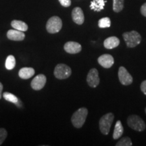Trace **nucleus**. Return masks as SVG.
I'll use <instances>...</instances> for the list:
<instances>
[{
  "label": "nucleus",
  "instance_id": "1",
  "mask_svg": "<svg viewBox=\"0 0 146 146\" xmlns=\"http://www.w3.org/2000/svg\"><path fill=\"white\" fill-rule=\"evenodd\" d=\"M87 114H88V110L85 108H81L77 110L73 114L71 118V121L73 126L77 129L81 128L86 120Z\"/></svg>",
  "mask_w": 146,
  "mask_h": 146
},
{
  "label": "nucleus",
  "instance_id": "2",
  "mask_svg": "<svg viewBox=\"0 0 146 146\" xmlns=\"http://www.w3.org/2000/svg\"><path fill=\"white\" fill-rule=\"evenodd\" d=\"M123 36L127 47L130 48L136 47L141 43V35L135 31L125 33L123 34Z\"/></svg>",
  "mask_w": 146,
  "mask_h": 146
},
{
  "label": "nucleus",
  "instance_id": "3",
  "mask_svg": "<svg viewBox=\"0 0 146 146\" xmlns=\"http://www.w3.org/2000/svg\"><path fill=\"white\" fill-rule=\"evenodd\" d=\"M114 116L112 113L110 112L108 114L104 115L102 117L100 118L99 122L100 129L102 134L108 135L110 130V127L114 121Z\"/></svg>",
  "mask_w": 146,
  "mask_h": 146
},
{
  "label": "nucleus",
  "instance_id": "4",
  "mask_svg": "<svg viewBox=\"0 0 146 146\" xmlns=\"http://www.w3.org/2000/svg\"><path fill=\"white\" fill-rule=\"evenodd\" d=\"M127 124L129 127L137 131H143L145 129L146 125L143 120L137 115H131L127 118Z\"/></svg>",
  "mask_w": 146,
  "mask_h": 146
},
{
  "label": "nucleus",
  "instance_id": "5",
  "mask_svg": "<svg viewBox=\"0 0 146 146\" xmlns=\"http://www.w3.org/2000/svg\"><path fill=\"white\" fill-rule=\"evenodd\" d=\"M62 27V21L58 16H53L47 21L46 29L50 33H57Z\"/></svg>",
  "mask_w": 146,
  "mask_h": 146
},
{
  "label": "nucleus",
  "instance_id": "6",
  "mask_svg": "<svg viewBox=\"0 0 146 146\" xmlns=\"http://www.w3.org/2000/svg\"><path fill=\"white\" fill-rule=\"evenodd\" d=\"M71 74H72L71 68L64 64H59L54 69V76L58 79L68 78Z\"/></svg>",
  "mask_w": 146,
  "mask_h": 146
},
{
  "label": "nucleus",
  "instance_id": "7",
  "mask_svg": "<svg viewBox=\"0 0 146 146\" xmlns=\"http://www.w3.org/2000/svg\"><path fill=\"white\" fill-rule=\"evenodd\" d=\"M118 78L120 83L123 85H131L133 81L132 76L123 66H120L118 70Z\"/></svg>",
  "mask_w": 146,
  "mask_h": 146
},
{
  "label": "nucleus",
  "instance_id": "8",
  "mask_svg": "<svg viewBox=\"0 0 146 146\" xmlns=\"http://www.w3.org/2000/svg\"><path fill=\"white\" fill-rule=\"evenodd\" d=\"M87 82L91 87L95 88L98 87L100 83L99 73L96 68H92L89 70L87 76Z\"/></svg>",
  "mask_w": 146,
  "mask_h": 146
},
{
  "label": "nucleus",
  "instance_id": "9",
  "mask_svg": "<svg viewBox=\"0 0 146 146\" xmlns=\"http://www.w3.org/2000/svg\"><path fill=\"white\" fill-rule=\"evenodd\" d=\"M47 81V78L44 74H38L37 76H36L31 81V87L34 90L39 91L41 90L44 87L45 83Z\"/></svg>",
  "mask_w": 146,
  "mask_h": 146
},
{
  "label": "nucleus",
  "instance_id": "10",
  "mask_svg": "<svg viewBox=\"0 0 146 146\" xmlns=\"http://www.w3.org/2000/svg\"><path fill=\"white\" fill-rule=\"evenodd\" d=\"M98 62L103 68H110L114 64V60L111 55L103 54L98 58Z\"/></svg>",
  "mask_w": 146,
  "mask_h": 146
},
{
  "label": "nucleus",
  "instance_id": "11",
  "mask_svg": "<svg viewBox=\"0 0 146 146\" xmlns=\"http://www.w3.org/2000/svg\"><path fill=\"white\" fill-rule=\"evenodd\" d=\"M64 49L65 52L68 53V54H75L81 52L82 47L81 44H79L77 42L68 41L65 43Z\"/></svg>",
  "mask_w": 146,
  "mask_h": 146
},
{
  "label": "nucleus",
  "instance_id": "12",
  "mask_svg": "<svg viewBox=\"0 0 146 146\" xmlns=\"http://www.w3.org/2000/svg\"><path fill=\"white\" fill-rule=\"evenodd\" d=\"M72 18L73 21L77 25H83L85 21V16L83 10L79 7H76L72 11Z\"/></svg>",
  "mask_w": 146,
  "mask_h": 146
},
{
  "label": "nucleus",
  "instance_id": "13",
  "mask_svg": "<svg viewBox=\"0 0 146 146\" xmlns=\"http://www.w3.org/2000/svg\"><path fill=\"white\" fill-rule=\"evenodd\" d=\"M7 36L12 41H23L25 39V35L23 31L16 30H9L7 33Z\"/></svg>",
  "mask_w": 146,
  "mask_h": 146
},
{
  "label": "nucleus",
  "instance_id": "14",
  "mask_svg": "<svg viewBox=\"0 0 146 146\" xmlns=\"http://www.w3.org/2000/svg\"><path fill=\"white\" fill-rule=\"evenodd\" d=\"M120 44V40L116 36H110L105 39L104 42V45L106 49L112 50L115 47H118Z\"/></svg>",
  "mask_w": 146,
  "mask_h": 146
},
{
  "label": "nucleus",
  "instance_id": "15",
  "mask_svg": "<svg viewBox=\"0 0 146 146\" xmlns=\"http://www.w3.org/2000/svg\"><path fill=\"white\" fill-rule=\"evenodd\" d=\"M35 74V70L33 68L25 67L21 68L18 72V75L23 79H29Z\"/></svg>",
  "mask_w": 146,
  "mask_h": 146
},
{
  "label": "nucleus",
  "instance_id": "16",
  "mask_svg": "<svg viewBox=\"0 0 146 146\" xmlns=\"http://www.w3.org/2000/svg\"><path fill=\"white\" fill-rule=\"evenodd\" d=\"M106 2V0H93L91 1L90 8L95 12H100L104 10L105 3Z\"/></svg>",
  "mask_w": 146,
  "mask_h": 146
},
{
  "label": "nucleus",
  "instance_id": "17",
  "mask_svg": "<svg viewBox=\"0 0 146 146\" xmlns=\"http://www.w3.org/2000/svg\"><path fill=\"white\" fill-rule=\"evenodd\" d=\"M124 132L123 126L122 125L121 122L120 120H118L115 125L114 133H113V138L114 139H119L120 137L123 135Z\"/></svg>",
  "mask_w": 146,
  "mask_h": 146
},
{
  "label": "nucleus",
  "instance_id": "18",
  "mask_svg": "<svg viewBox=\"0 0 146 146\" xmlns=\"http://www.w3.org/2000/svg\"><path fill=\"white\" fill-rule=\"evenodd\" d=\"M11 25H12V27H13L14 29L21 31L23 32L27 31L28 30V25H27L25 22L21 21H16V20H14V21H12Z\"/></svg>",
  "mask_w": 146,
  "mask_h": 146
},
{
  "label": "nucleus",
  "instance_id": "19",
  "mask_svg": "<svg viewBox=\"0 0 146 146\" xmlns=\"http://www.w3.org/2000/svg\"><path fill=\"white\" fill-rule=\"evenodd\" d=\"M16 66V59L12 55L8 56L5 60V68L8 70H12Z\"/></svg>",
  "mask_w": 146,
  "mask_h": 146
},
{
  "label": "nucleus",
  "instance_id": "20",
  "mask_svg": "<svg viewBox=\"0 0 146 146\" xmlns=\"http://www.w3.org/2000/svg\"><path fill=\"white\" fill-rule=\"evenodd\" d=\"M125 0H113V10L115 12H121L124 8Z\"/></svg>",
  "mask_w": 146,
  "mask_h": 146
},
{
  "label": "nucleus",
  "instance_id": "21",
  "mask_svg": "<svg viewBox=\"0 0 146 146\" xmlns=\"http://www.w3.org/2000/svg\"><path fill=\"white\" fill-rule=\"evenodd\" d=\"M3 97L6 101L12 102V103L15 104L18 102V100H19L16 96H14V94H11V93H9V92L3 93Z\"/></svg>",
  "mask_w": 146,
  "mask_h": 146
},
{
  "label": "nucleus",
  "instance_id": "22",
  "mask_svg": "<svg viewBox=\"0 0 146 146\" xmlns=\"http://www.w3.org/2000/svg\"><path fill=\"white\" fill-rule=\"evenodd\" d=\"M111 25L110 19L108 17L102 18L99 20L98 21V26L100 28L104 29V28H109Z\"/></svg>",
  "mask_w": 146,
  "mask_h": 146
},
{
  "label": "nucleus",
  "instance_id": "23",
  "mask_svg": "<svg viewBox=\"0 0 146 146\" xmlns=\"http://www.w3.org/2000/svg\"><path fill=\"white\" fill-rule=\"evenodd\" d=\"M132 145V141H131V139L128 137L120 139L116 144V146H131Z\"/></svg>",
  "mask_w": 146,
  "mask_h": 146
},
{
  "label": "nucleus",
  "instance_id": "24",
  "mask_svg": "<svg viewBox=\"0 0 146 146\" xmlns=\"http://www.w3.org/2000/svg\"><path fill=\"white\" fill-rule=\"evenodd\" d=\"M7 135H8L7 131L3 128H1L0 129V145L5 141V138L7 137Z\"/></svg>",
  "mask_w": 146,
  "mask_h": 146
},
{
  "label": "nucleus",
  "instance_id": "25",
  "mask_svg": "<svg viewBox=\"0 0 146 146\" xmlns=\"http://www.w3.org/2000/svg\"><path fill=\"white\" fill-rule=\"evenodd\" d=\"M58 1H59L60 4L65 8H68L71 5V0H58Z\"/></svg>",
  "mask_w": 146,
  "mask_h": 146
},
{
  "label": "nucleus",
  "instance_id": "26",
  "mask_svg": "<svg viewBox=\"0 0 146 146\" xmlns=\"http://www.w3.org/2000/svg\"><path fill=\"white\" fill-rule=\"evenodd\" d=\"M140 88H141V90L142 92L143 93V94L145 95V96H146V80H145V81L142 82V83L141 84V87H140Z\"/></svg>",
  "mask_w": 146,
  "mask_h": 146
},
{
  "label": "nucleus",
  "instance_id": "27",
  "mask_svg": "<svg viewBox=\"0 0 146 146\" xmlns=\"http://www.w3.org/2000/svg\"><path fill=\"white\" fill-rule=\"evenodd\" d=\"M141 13L143 16H145L146 17V3H143V5H142V6L141 7Z\"/></svg>",
  "mask_w": 146,
  "mask_h": 146
},
{
  "label": "nucleus",
  "instance_id": "28",
  "mask_svg": "<svg viewBox=\"0 0 146 146\" xmlns=\"http://www.w3.org/2000/svg\"><path fill=\"white\" fill-rule=\"evenodd\" d=\"M2 90H3V85L1 83H0V100L2 98Z\"/></svg>",
  "mask_w": 146,
  "mask_h": 146
},
{
  "label": "nucleus",
  "instance_id": "29",
  "mask_svg": "<svg viewBox=\"0 0 146 146\" xmlns=\"http://www.w3.org/2000/svg\"><path fill=\"white\" fill-rule=\"evenodd\" d=\"M145 114H146V108H145Z\"/></svg>",
  "mask_w": 146,
  "mask_h": 146
}]
</instances>
